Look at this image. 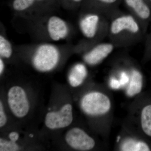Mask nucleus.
<instances>
[{
  "instance_id": "f03ea898",
  "label": "nucleus",
  "mask_w": 151,
  "mask_h": 151,
  "mask_svg": "<svg viewBox=\"0 0 151 151\" xmlns=\"http://www.w3.org/2000/svg\"><path fill=\"white\" fill-rule=\"evenodd\" d=\"M109 23L108 34L115 46L130 45L141 40L145 34L140 22L132 14L116 11Z\"/></svg>"
},
{
  "instance_id": "5701e85b",
  "label": "nucleus",
  "mask_w": 151,
  "mask_h": 151,
  "mask_svg": "<svg viewBox=\"0 0 151 151\" xmlns=\"http://www.w3.org/2000/svg\"><path fill=\"white\" fill-rule=\"evenodd\" d=\"M4 68V62L1 59H0V73L1 74L3 73Z\"/></svg>"
},
{
  "instance_id": "f8f14e48",
  "label": "nucleus",
  "mask_w": 151,
  "mask_h": 151,
  "mask_svg": "<svg viewBox=\"0 0 151 151\" xmlns=\"http://www.w3.org/2000/svg\"><path fill=\"white\" fill-rule=\"evenodd\" d=\"M115 46L112 42L98 44L84 55V61L92 66L98 65L112 53Z\"/></svg>"
},
{
  "instance_id": "412c9836",
  "label": "nucleus",
  "mask_w": 151,
  "mask_h": 151,
  "mask_svg": "<svg viewBox=\"0 0 151 151\" xmlns=\"http://www.w3.org/2000/svg\"><path fill=\"white\" fill-rule=\"evenodd\" d=\"M6 116L4 111V107L1 101L0 102V127H4L6 123Z\"/></svg>"
},
{
  "instance_id": "b1692460",
  "label": "nucleus",
  "mask_w": 151,
  "mask_h": 151,
  "mask_svg": "<svg viewBox=\"0 0 151 151\" xmlns=\"http://www.w3.org/2000/svg\"><path fill=\"white\" fill-rule=\"evenodd\" d=\"M71 1L76 4H79L82 3L84 0H71Z\"/></svg>"
},
{
  "instance_id": "dca6fc26",
  "label": "nucleus",
  "mask_w": 151,
  "mask_h": 151,
  "mask_svg": "<svg viewBox=\"0 0 151 151\" xmlns=\"http://www.w3.org/2000/svg\"><path fill=\"white\" fill-rule=\"evenodd\" d=\"M44 0H14L13 7L15 10L23 11L32 6L35 3Z\"/></svg>"
},
{
  "instance_id": "6e6552de",
  "label": "nucleus",
  "mask_w": 151,
  "mask_h": 151,
  "mask_svg": "<svg viewBox=\"0 0 151 151\" xmlns=\"http://www.w3.org/2000/svg\"><path fill=\"white\" fill-rule=\"evenodd\" d=\"M8 103L12 113L17 118H23L29 111L27 96L24 90L20 86H14L9 90Z\"/></svg>"
},
{
  "instance_id": "393cba45",
  "label": "nucleus",
  "mask_w": 151,
  "mask_h": 151,
  "mask_svg": "<svg viewBox=\"0 0 151 151\" xmlns=\"http://www.w3.org/2000/svg\"><path fill=\"white\" fill-rule=\"evenodd\" d=\"M149 1H150V3L151 5V0H149Z\"/></svg>"
},
{
  "instance_id": "20e7f679",
  "label": "nucleus",
  "mask_w": 151,
  "mask_h": 151,
  "mask_svg": "<svg viewBox=\"0 0 151 151\" xmlns=\"http://www.w3.org/2000/svg\"><path fill=\"white\" fill-rule=\"evenodd\" d=\"M116 150L121 151H149L151 150V148L140 135L124 126L117 139Z\"/></svg>"
},
{
  "instance_id": "1a4fd4ad",
  "label": "nucleus",
  "mask_w": 151,
  "mask_h": 151,
  "mask_svg": "<svg viewBox=\"0 0 151 151\" xmlns=\"http://www.w3.org/2000/svg\"><path fill=\"white\" fill-rule=\"evenodd\" d=\"M73 120L72 105L68 103L63 105L59 111L47 113L45 116V124L48 129H56L68 127Z\"/></svg>"
},
{
  "instance_id": "ddd939ff",
  "label": "nucleus",
  "mask_w": 151,
  "mask_h": 151,
  "mask_svg": "<svg viewBox=\"0 0 151 151\" xmlns=\"http://www.w3.org/2000/svg\"><path fill=\"white\" fill-rule=\"evenodd\" d=\"M47 29L50 36L55 41L64 38L68 32V29L65 22L57 17H51L49 19Z\"/></svg>"
},
{
  "instance_id": "6ab92c4d",
  "label": "nucleus",
  "mask_w": 151,
  "mask_h": 151,
  "mask_svg": "<svg viewBox=\"0 0 151 151\" xmlns=\"http://www.w3.org/2000/svg\"><path fill=\"white\" fill-rule=\"evenodd\" d=\"M108 84L110 89L115 90L122 89V85L119 79L112 73L108 77Z\"/></svg>"
},
{
  "instance_id": "4468645a",
  "label": "nucleus",
  "mask_w": 151,
  "mask_h": 151,
  "mask_svg": "<svg viewBox=\"0 0 151 151\" xmlns=\"http://www.w3.org/2000/svg\"><path fill=\"white\" fill-rule=\"evenodd\" d=\"M87 75L88 70L86 66L82 63H77L73 66L69 73V84L73 87L81 86L86 79Z\"/></svg>"
},
{
  "instance_id": "a211bd4d",
  "label": "nucleus",
  "mask_w": 151,
  "mask_h": 151,
  "mask_svg": "<svg viewBox=\"0 0 151 151\" xmlns=\"http://www.w3.org/2000/svg\"><path fill=\"white\" fill-rule=\"evenodd\" d=\"M19 148L16 142L10 139V141L0 139V151H16L19 150Z\"/></svg>"
},
{
  "instance_id": "9b49d317",
  "label": "nucleus",
  "mask_w": 151,
  "mask_h": 151,
  "mask_svg": "<svg viewBox=\"0 0 151 151\" xmlns=\"http://www.w3.org/2000/svg\"><path fill=\"white\" fill-rule=\"evenodd\" d=\"M130 81L125 89V94L129 98H135L140 95L144 87V76L139 68L129 60Z\"/></svg>"
},
{
  "instance_id": "4be33fe9",
  "label": "nucleus",
  "mask_w": 151,
  "mask_h": 151,
  "mask_svg": "<svg viewBox=\"0 0 151 151\" xmlns=\"http://www.w3.org/2000/svg\"><path fill=\"white\" fill-rule=\"evenodd\" d=\"M9 138L11 140L16 142L18 140L19 138V134L17 132H11L9 134Z\"/></svg>"
},
{
  "instance_id": "2eb2a0df",
  "label": "nucleus",
  "mask_w": 151,
  "mask_h": 151,
  "mask_svg": "<svg viewBox=\"0 0 151 151\" xmlns=\"http://www.w3.org/2000/svg\"><path fill=\"white\" fill-rule=\"evenodd\" d=\"M94 5L104 13L112 14L117 10L122 0H91Z\"/></svg>"
},
{
  "instance_id": "7ed1b4c3",
  "label": "nucleus",
  "mask_w": 151,
  "mask_h": 151,
  "mask_svg": "<svg viewBox=\"0 0 151 151\" xmlns=\"http://www.w3.org/2000/svg\"><path fill=\"white\" fill-rule=\"evenodd\" d=\"M129 116L124 126L151 138V103L143 104L137 97L129 108Z\"/></svg>"
},
{
  "instance_id": "f3484780",
  "label": "nucleus",
  "mask_w": 151,
  "mask_h": 151,
  "mask_svg": "<svg viewBox=\"0 0 151 151\" xmlns=\"http://www.w3.org/2000/svg\"><path fill=\"white\" fill-rule=\"evenodd\" d=\"M12 53V45L3 36H0V55L5 58L10 57Z\"/></svg>"
},
{
  "instance_id": "0eeeda50",
  "label": "nucleus",
  "mask_w": 151,
  "mask_h": 151,
  "mask_svg": "<svg viewBox=\"0 0 151 151\" xmlns=\"http://www.w3.org/2000/svg\"><path fill=\"white\" fill-rule=\"evenodd\" d=\"M65 140L68 146L78 151H90L96 147V141L83 129L73 127L68 130L65 135Z\"/></svg>"
},
{
  "instance_id": "aec40b11",
  "label": "nucleus",
  "mask_w": 151,
  "mask_h": 151,
  "mask_svg": "<svg viewBox=\"0 0 151 151\" xmlns=\"http://www.w3.org/2000/svg\"><path fill=\"white\" fill-rule=\"evenodd\" d=\"M145 59L146 60H151V32L146 38Z\"/></svg>"
},
{
  "instance_id": "9d476101",
  "label": "nucleus",
  "mask_w": 151,
  "mask_h": 151,
  "mask_svg": "<svg viewBox=\"0 0 151 151\" xmlns=\"http://www.w3.org/2000/svg\"><path fill=\"white\" fill-rule=\"evenodd\" d=\"M132 15L140 22L146 32L151 22V5L149 0H124Z\"/></svg>"
},
{
  "instance_id": "423d86ee",
  "label": "nucleus",
  "mask_w": 151,
  "mask_h": 151,
  "mask_svg": "<svg viewBox=\"0 0 151 151\" xmlns=\"http://www.w3.org/2000/svg\"><path fill=\"white\" fill-rule=\"evenodd\" d=\"M109 24L103 16L97 13L86 15L79 22V27L82 34L89 39L95 38L100 31L108 34Z\"/></svg>"
},
{
  "instance_id": "39448f33",
  "label": "nucleus",
  "mask_w": 151,
  "mask_h": 151,
  "mask_svg": "<svg viewBox=\"0 0 151 151\" xmlns=\"http://www.w3.org/2000/svg\"><path fill=\"white\" fill-rule=\"evenodd\" d=\"M59 60L57 49L49 44L41 45L37 49L33 58L35 67L40 71H49L53 69Z\"/></svg>"
},
{
  "instance_id": "f257e3e1",
  "label": "nucleus",
  "mask_w": 151,
  "mask_h": 151,
  "mask_svg": "<svg viewBox=\"0 0 151 151\" xmlns=\"http://www.w3.org/2000/svg\"><path fill=\"white\" fill-rule=\"evenodd\" d=\"M80 108L84 114L97 121L99 134L108 139L113 120L112 95L105 86L86 92L81 97Z\"/></svg>"
}]
</instances>
